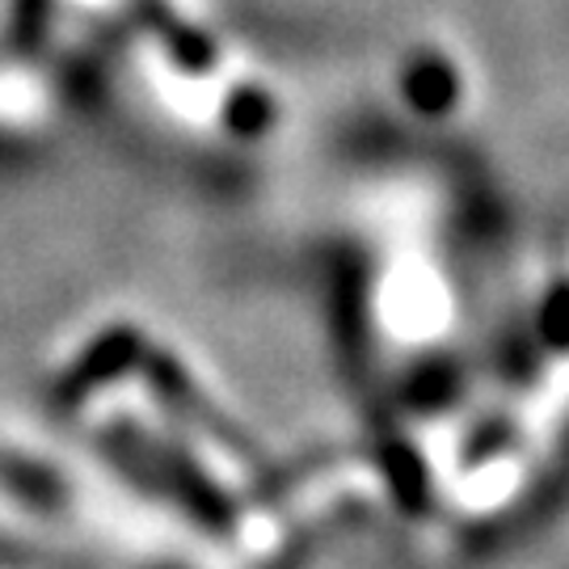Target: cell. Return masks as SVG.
Instances as JSON below:
<instances>
[{"mask_svg": "<svg viewBox=\"0 0 569 569\" xmlns=\"http://www.w3.org/2000/svg\"><path fill=\"white\" fill-rule=\"evenodd\" d=\"M549 338L557 346H569V291L561 296H552V308H549Z\"/></svg>", "mask_w": 569, "mask_h": 569, "instance_id": "6da1fadb", "label": "cell"}]
</instances>
